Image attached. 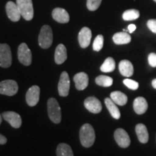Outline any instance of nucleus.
<instances>
[{
  "label": "nucleus",
  "instance_id": "obj_1",
  "mask_svg": "<svg viewBox=\"0 0 156 156\" xmlns=\"http://www.w3.org/2000/svg\"><path fill=\"white\" fill-rule=\"evenodd\" d=\"M80 139L82 145L85 147H90L94 144L95 134L94 129L90 124H85L80 130Z\"/></svg>",
  "mask_w": 156,
  "mask_h": 156
},
{
  "label": "nucleus",
  "instance_id": "obj_2",
  "mask_svg": "<svg viewBox=\"0 0 156 156\" xmlns=\"http://www.w3.org/2000/svg\"><path fill=\"white\" fill-rule=\"evenodd\" d=\"M53 42V33L50 26L44 25L41 29L38 36L39 46L42 48L46 49L51 46Z\"/></svg>",
  "mask_w": 156,
  "mask_h": 156
},
{
  "label": "nucleus",
  "instance_id": "obj_3",
  "mask_svg": "<svg viewBox=\"0 0 156 156\" xmlns=\"http://www.w3.org/2000/svg\"><path fill=\"white\" fill-rule=\"evenodd\" d=\"M48 114L50 119L55 124H58L62 120V112L58 101L54 98L48 101Z\"/></svg>",
  "mask_w": 156,
  "mask_h": 156
},
{
  "label": "nucleus",
  "instance_id": "obj_4",
  "mask_svg": "<svg viewBox=\"0 0 156 156\" xmlns=\"http://www.w3.org/2000/svg\"><path fill=\"white\" fill-rule=\"evenodd\" d=\"M16 4L21 13V16L26 20H31L34 15L32 0H16Z\"/></svg>",
  "mask_w": 156,
  "mask_h": 156
},
{
  "label": "nucleus",
  "instance_id": "obj_5",
  "mask_svg": "<svg viewBox=\"0 0 156 156\" xmlns=\"http://www.w3.org/2000/svg\"><path fill=\"white\" fill-rule=\"evenodd\" d=\"M17 56L21 64L25 66L30 65L32 62V53L26 44L23 43L20 45L17 50Z\"/></svg>",
  "mask_w": 156,
  "mask_h": 156
},
{
  "label": "nucleus",
  "instance_id": "obj_6",
  "mask_svg": "<svg viewBox=\"0 0 156 156\" xmlns=\"http://www.w3.org/2000/svg\"><path fill=\"white\" fill-rule=\"evenodd\" d=\"M12 64V53L9 46L6 44H0V67L8 68Z\"/></svg>",
  "mask_w": 156,
  "mask_h": 156
},
{
  "label": "nucleus",
  "instance_id": "obj_7",
  "mask_svg": "<svg viewBox=\"0 0 156 156\" xmlns=\"http://www.w3.org/2000/svg\"><path fill=\"white\" fill-rule=\"evenodd\" d=\"M18 91L17 83L12 80L2 81L0 83V94L12 96Z\"/></svg>",
  "mask_w": 156,
  "mask_h": 156
},
{
  "label": "nucleus",
  "instance_id": "obj_8",
  "mask_svg": "<svg viewBox=\"0 0 156 156\" xmlns=\"http://www.w3.org/2000/svg\"><path fill=\"white\" fill-rule=\"evenodd\" d=\"M70 87L69 77L67 72H63L60 76L58 84V91L60 96L66 97L69 95Z\"/></svg>",
  "mask_w": 156,
  "mask_h": 156
},
{
  "label": "nucleus",
  "instance_id": "obj_9",
  "mask_svg": "<svg viewBox=\"0 0 156 156\" xmlns=\"http://www.w3.org/2000/svg\"><path fill=\"white\" fill-rule=\"evenodd\" d=\"M114 139L119 146L122 148L128 147L130 145L129 136L125 130L122 128H119L114 132Z\"/></svg>",
  "mask_w": 156,
  "mask_h": 156
},
{
  "label": "nucleus",
  "instance_id": "obj_10",
  "mask_svg": "<svg viewBox=\"0 0 156 156\" xmlns=\"http://www.w3.org/2000/svg\"><path fill=\"white\" fill-rule=\"evenodd\" d=\"M6 12L7 17L12 22H17L21 17V13L17 4L9 1L6 5Z\"/></svg>",
  "mask_w": 156,
  "mask_h": 156
},
{
  "label": "nucleus",
  "instance_id": "obj_11",
  "mask_svg": "<svg viewBox=\"0 0 156 156\" xmlns=\"http://www.w3.org/2000/svg\"><path fill=\"white\" fill-rule=\"evenodd\" d=\"M40 87L37 85L30 87L26 93V102L30 106H35L39 101Z\"/></svg>",
  "mask_w": 156,
  "mask_h": 156
},
{
  "label": "nucleus",
  "instance_id": "obj_12",
  "mask_svg": "<svg viewBox=\"0 0 156 156\" xmlns=\"http://www.w3.org/2000/svg\"><path fill=\"white\" fill-rule=\"evenodd\" d=\"M2 118L7 121L13 128L17 129L22 125V119L20 116L14 112H6L2 114Z\"/></svg>",
  "mask_w": 156,
  "mask_h": 156
},
{
  "label": "nucleus",
  "instance_id": "obj_13",
  "mask_svg": "<svg viewBox=\"0 0 156 156\" xmlns=\"http://www.w3.org/2000/svg\"><path fill=\"white\" fill-rule=\"evenodd\" d=\"M84 105L90 112L93 114H98L102 110V105L101 101L95 97L87 98L84 102Z\"/></svg>",
  "mask_w": 156,
  "mask_h": 156
},
{
  "label": "nucleus",
  "instance_id": "obj_14",
  "mask_svg": "<svg viewBox=\"0 0 156 156\" xmlns=\"http://www.w3.org/2000/svg\"><path fill=\"white\" fill-rule=\"evenodd\" d=\"M91 38H92V32L90 29L87 27H84L82 28L78 34V41L81 48H87L90 44Z\"/></svg>",
  "mask_w": 156,
  "mask_h": 156
},
{
  "label": "nucleus",
  "instance_id": "obj_15",
  "mask_svg": "<svg viewBox=\"0 0 156 156\" xmlns=\"http://www.w3.org/2000/svg\"><path fill=\"white\" fill-rule=\"evenodd\" d=\"M74 82L75 83V87L78 90H85L88 85L89 78L86 73H79L74 76Z\"/></svg>",
  "mask_w": 156,
  "mask_h": 156
},
{
  "label": "nucleus",
  "instance_id": "obj_16",
  "mask_svg": "<svg viewBox=\"0 0 156 156\" xmlns=\"http://www.w3.org/2000/svg\"><path fill=\"white\" fill-rule=\"evenodd\" d=\"M52 17L54 20L59 23H67L69 21V15L65 9L56 7L52 11Z\"/></svg>",
  "mask_w": 156,
  "mask_h": 156
},
{
  "label": "nucleus",
  "instance_id": "obj_17",
  "mask_svg": "<svg viewBox=\"0 0 156 156\" xmlns=\"http://www.w3.org/2000/svg\"><path fill=\"white\" fill-rule=\"evenodd\" d=\"M133 108L136 114L139 115L145 114L148 108L147 101L143 97H137L134 101Z\"/></svg>",
  "mask_w": 156,
  "mask_h": 156
},
{
  "label": "nucleus",
  "instance_id": "obj_18",
  "mask_svg": "<svg viewBox=\"0 0 156 156\" xmlns=\"http://www.w3.org/2000/svg\"><path fill=\"white\" fill-rule=\"evenodd\" d=\"M120 73L124 77H131L134 74V67L132 64L128 60H122L119 64Z\"/></svg>",
  "mask_w": 156,
  "mask_h": 156
},
{
  "label": "nucleus",
  "instance_id": "obj_19",
  "mask_svg": "<svg viewBox=\"0 0 156 156\" xmlns=\"http://www.w3.org/2000/svg\"><path fill=\"white\" fill-rule=\"evenodd\" d=\"M67 58V48L64 45L58 44L56 48L55 54H54V60L57 64H63Z\"/></svg>",
  "mask_w": 156,
  "mask_h": 156
},
{
  "label": "nucleus",
  "instance_id": "obj_20",
  "mask_svg": "<svg viewBox=\"0 0 156 156\" xmlns=\"http://www.w3.org/2000/svg\"><path fill=\"white\" fill-rule=\"evenodd\" d=\"M135 131L138 140L141 143H147L149 139L147 129L143 124H138L135 127Z\"/></svg>",
  "mask_w": 156,
  "mask_h": 156
},
{
  "label": "nucleus",
  "instance_id": "obj_21",
  "mask_svg": "<svg viewBox=\"0 0 156 156\" xmlns=\"http://www.w3.org/2000/svg\"><path fill=\"white\" fill-rule=\"evenodd\" d=\"M105 104H106L107 108H108V112L112 117H114L116 119H119L121 116L119 109L118 108L116 103L112 100V98H107L105 99Z\"/></svg>",
  "mask_w": 156,
  "mask_h": 156
},
{
  "label": "nucleus",
  "instance_id": "obj_22",
  "mask_svg": "<svg viewBox=\"0 0 156 156\" xmlns=\"http://www.w3.org/2000/svg\"><path fill=\"white\" fill-rule=\"evenodd\" d=\"M132 38L130 35L126 32H119L116 33L113 36V41L117 45L127 44L131 41Z\"/></svg>",
  "mask_w": 156,
  "mask_h": 156
},
{
  "label": "nucleus",
  "instance_id": "obj_23",
  "mask_svg": "<svg viewBox=\"0 0 156 156\" xmlns=\"http://www.w3.org/2000/svg\"><path fill=\"white\" fill-rule=\"evenodd\" d=\"M111 98L116 105H119V106H124L128 101L127 96L120 91L112 92L111 93Z\"/></svg>",
  "mask_w": 156,
  "mask_h": 156
},
{
  "label": "nucleus",
  "instance_id": "obj_24",
  "mask_svg": "<svg viewBox=\"0 0 156 156\" xmlns=\"http://www.w3.org/2000/svg\"><path fill=\"white\" fill-rule=\"evenodd\" d=\"M56 155L57 156H74L71 147L65 143H61L57 146Z\"/></svg>",
  "mask_w": 156,
  "mask_h": 156
},
{
  "label": "nucleus",
  "instance_id": "obj_25",
  "mask_svg": "<svg viewBox=\"0 0 156 156\" xmlns=\"http://www.w3.org/2000/svg\"><path fill=\"white\" fill-rule=\"evenodd\" d=\"M116 67V63L112 57H108L101 67V70L103 73H112Z\"/></svg>",
  "mask_w": 156,
  "mask_h": 156
},
{
  "label": "nucleus",
  "instance_id": "obj_26",
  "mask_svg": "<svg viewBox=\"0 0 156 156\" xmlns=\"http://www.w3.org/2000/svg\"><path fill=\"white\" fill-rule=\"evenodd\" d=\"M95 83L98 85H100L102 87H110L113 84V79L111 77L105 75H100L96 77Z\"/></svg>",
  "mask_w": 156,
  "mask_h": 156
},
{
  "label": "nucleus",
  "instance_id": "obj_27",
  "mask_svg": "<svg viewBox=\"0 0 156 156\" xmlns=\"http://www.w3.org/2000/svg\"><path fill=\"white\" fill-rule=\"evenodd\" d=\"M139 17H140V12L138 11L137 9H134L126 10L122 15L123 19L126 21L134 20L139 18Z\"/></svg>",
  "mask_w": 156,
  "mask_h": 156
},
{
  "label": "nucleus",
  "instance_id": "obj_28",
  "mask_svg": "<svg viewBox=\"0 0 156 156\" xmlns=\"http://www.w3.org/2000/svg\"><path fill=\"white\" fill-rule=\"evenodd\" d=\"M103 36L102 35H98L96 38H95L94 42L93 44V48L95 51H99L102 49L103 46Z\"/></svg>",
  "mask_w": 156,
  "mask_h": 156
},
{
  "label": "nucleus",
  "instance_id": "obj_29",
  "mask_svg": "<svg viewBox=\"0 0 156 156\" xmlns=\"http://www.w3.org/2000/svg\"><path fill=\"white\" fill-rule=\"evenodd\" d=\"M102 0H87V7L89 10L95 11L100 7Z\"/></svg>",
  "mask_w": 156,
  "mask_h": 156
},
{
  "label": "nucleus",
  "instance_id": "obj_30",
  "mask_svg": "<svg viewBox=\"0 0 156 156\" xmlns=\"http://www.w3.org/2000/svg\"><path fill=\"white\" fill-rule=\"evenodd\" d=\"M124 85H126L128 88L133 90H135L139 87V84H138L137 82L131 79H125L123 81Z\"/></svg>",
  "mask_w": 156,
  "mask_h": 156
},
{
  "label": "nucleus",
  "instance_id": "obj_31",
  "mask_svg": "<svg viewBox=\"0 0 156 156\" xmlns=\"http://www.w3.org/2000/svg\"><path fill=\"white\" fill-rule=\"evenodd\" d=\"M147 27L154 34H156V20L151 19L147 21Z\"/></svg>",
  "mask_w": 156,
  "mask_h": 156
},
{
  "label": "nucleus",
  "instance_id": "obj_32",
  "mask_svg": "<svg viewBox=\"0 0 156 156\" xmlns=\"http://www.w3.org/2000/svg\"><path fill=\"white\" fill-rule=\"evenodd\" d=\"M148 62L153 67H156V54L151 53L148 56Z\"/></svg>",
  "mask_w": 156,
  "mask_h": 156
},
{
  "label": "nucleus",
  "instance_id": "obj_33",
  "mask_svg": "<svg viewBox=\"0 0 156 156\" xmlns=\"http://www.w3.org/2000/svg\"><path fill=\"white\" fill-rule=\"evenodd\" d=\"M136 30V25L134 24H130L128 26V31L130 34H132L134 30Z\"/></svg>",
  "mask_w": 156,
  "mask_h": 156
},
{
  "label": "nucleus",
  "instance_id": "obj_34",
  "mask_svg": "<svg viewBox=\"0 0 156 156\" xmlns=\"http://www.w3.org/2000/svg\"><path fill=\"white\" fill-rule=\"evenodd\" d=\"M7 141V138L4 135H2V134H0V145H5Z\"/></svg>",
  "mask_w": 156,
  "mask_h": 156
},
{
  "label": "nucleus",
  "instance_id": "obj_35",
  "mask_svg": "<svg viewBox=\"0 0 156 156\" xmlns=\"http://www.w3.org/2000/svg\"><path fill=\"white\" fill-rule=\"evenodd\" d=\"M152 85L154 88L156 89V79H154L153 81H152Z\"/></svg>",
  "mask_w": 156,
  "mask_h": 156
},
{
  "label": "nucleus",
  "instance_id": "obj_36",
  "mask_svg": "<svg viewBox=\"0 0 156 156\" xmlns=\"http://www.w3.org/2000/svg\"><path fill=\"white\" fill-rule=\"evenodd\" d=\"M2 122V116H1V114H0V124H1Z\"/></svg>",
  "mask_w": 156,
  "mask_h": 156
},
{
  "label": "nucleus",
  "instance_id": "obj_37",
  "mask_svg": "<svg viewBox=\"0 0 156 156\" xmlns=\"http://www.w3.org/2000/svg\"><path fill=\"white\" fill-rule=\"evenodd\" d=\"M154 1H155V2H156V0H154Z\"/></svg>",
  "mask_w": 156,
  "mask_h": 156
}]
</instances>
